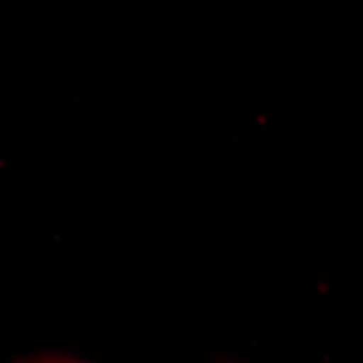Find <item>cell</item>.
<instances>
[{
	"instance_id": "cell-1",
	"label": "cell",
	"mask_w": 363,
	"mask_h": 363,
	"mask_svg": "<svg viewBox=\"0 0 363 363\" xmlns=\"http://www.w3.org/2000/svg\"><path fill=\"white\" fill-rule=\"evenodd\" d=\"M24 363H79V361H72V359H59V357H46V359L24 361Z\"/></svg>"
}]
</instances>
